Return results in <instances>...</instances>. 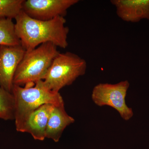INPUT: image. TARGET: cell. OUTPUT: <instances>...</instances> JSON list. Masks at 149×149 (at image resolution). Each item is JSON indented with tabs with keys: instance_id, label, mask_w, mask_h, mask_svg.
<instances>
[{
	"instance_id": "1",
	"label": "cell",
	"mask_w": 149,
	"mask_h": 149,
	"mask_svg": "<svg viewBox=\"0 0 149 149\" xmlns=\"http://www.w3.org/2000/svg\"><path fill=\"white\" fill-rule=\"evenodd\" d=\"M15 19V32L26 51L47 42L63 49L68 46L69 28L65 26L64 17L43 21L32 18L22 10Z\"/></svg>"
},
{
	"instance_id": "2",
	"label": "cell",
	"mask_w": 149,
	"mask_h": 149,
	"mask_svg": "<svg viewBox=\"0 0 149 149\" xmlns=\"http://www.w3.org/2000/svg\"><path fill=\"white\" fill-rule=\"evenodd\" d=\"M12 93L15 102V128L18 132L26 131L27 123L32 113L45 104L57 106L64 104L59 93L48 89L42 80L32 86L22 87L14 85Z\"/></svg>"
},
{
	"instance_id": "3",
	"label": "cell",
	"mask_w": 149,
	"mask_h": 149,
	"mask_svg": "<svg viewBox=\"0 0 149 149\" xmlns=\"http://www.w3.org/2000/svg\"><path fill=\"white\" fill-rule=\"evenodd\" d=\"M56 46L47 42L30 51H26L17 67L13 85L32 86L42 80L53 61L59 53Z\"/></svg>"
},
{
	"instance_id": "4",
	"label": "cell",
	"mask_w": 149,
	"mask_h": 149,
	"mask_svg": "<svg viewBox=\"0 0 149 149\" xmlns=\"http://www.w3.org/2000/svg\"><path fill=\"white\" fill-rule=\"evenodd\" d=\"M87 62L76 54L67 52L59 53L53 61L43 84L49 90L56 93L71 85L78 77L86 72Z\"/></svg>"
},
{
	"instance_id": "5",
	"label": "cell",
	"mask_w": 149,
	"mask_h": 149,
	"mask_svg": "<svg viewBox=\"0 0 149 149\" xmlns=\"http://www.w3.org/2000/svg\"><path fill=\"white\" fill-rule=\"evenodd\" d=\"M130 86L128 80L116 84L100 83L92 91V99L99 107L108 106L114 109L123 120H128L133 116V109L126 104L125 97Z\"/></svg>"
},
{
	"instance_id": "6",
	"label": "cell",
	"mask_w": 149,
	"mask_h": 149,
	"mask_svg": "<svg viewBox=\"0 0 149 149\" xmlns=\"http://www.w3.org/2000/svg\"><path fill=\"white\" fill-rule=\"evenodd\" d=\"M78 2V0H24L22 10L32 18L47 21L64 17L68 10Z\"/></svg>"
},
{
	"instance_id": "7",
	"label": "cell",
	"mask_w": 149,
	"mask_h": 149,
	"mask_svg": "<svg viewBox=\"0 0 149 149\" xmlns=\"http://www.w3.org/2000/svg\"><path fill=\"white\" fill-rule=\"evenodd\" d=\"M25 52L21 45L0 46V86L10 93L15 74Z\"/></svg>"
},
{
	"instance_id": "8",
	"label": "cell",
	"mask_w": 149,
	"mask_h": 149,
	"mask_svg": "<svg viewBox=\"0 0 149 149\" xmlns=\"http://www.w3.org/2000/svg\"><path fill=\"white\" fill-rule=\"evenodd\" d=\"M118 17L125 22L149 20V0H112Z\"/></svg>"
},
{
	"instance_id": "9",
	"label": "cell",
	"mask_w": 149,
	"mask_h": 149,
	"mask_svg": "<svg viewBox=\"0 0 149 149\" xmlns=\"http://www.w3.org/2000/svg\"><path fill=\"white\" fill-rule=\"evenodd\" d=\"M74 122V119L68 114L64 104L54 106L48 120L46 138L58 142L68 126Z\"/></svg>"
},
{
	"instance_id": "10",
	"label": "cell",
	"mask_w": 149,
	"mask_h": 149,
	"mask_svg": "<svg viewBox=\"0 0 149 149\" xmlns=\"http://www.w3.org/2000/svg\"><path fill=\"white\" fill-rule=\"evenodd\" d=\"M54 106L45 104L36 109L29 117L25 132L31 134L35 140L43 141L45 139L48 120Z\"/></svg>"
},
{
	"instance_id": "11",
	"label": "cell",
	"mask_w": 149,
	"mask_h": 149,
	"mask_svg": "<svg viewBox=\"0 0 149 149\" xmlns=\"http://www.w3.org/2000/svg\"><path fill=\"white\" fill-rule=\"evenodd\" d=\"M19 45L21 42L16 35L12 19L0 17V46Z\"/></svg>"
},
{
	"instance_id": "12",
	"label": "cell",
	"mask_w": 149,
	"mask_h": 149,
	"mask_svg": "<svg viewBox=\"0 0 149 149\" xmlns=\"http://www.w3.org/2000/svg\"><path fill=\"white\" fill-rule=\"evenodd\" d=\"M15 102L12 93L0 86V119L14 120Z\"/></svg>"
},
{
	"instance_id": "13",
	"label": "cell",
	"mask_w": 149,
	"mask_h": 149,
	"mask_svg": "<svg viewBox=\"0 0 149 149\" xmlns=\"http://www.w3.org/2000/svg\"><path fill=\"white\" fill-rule=\"evenodd\" d=\"M24 0H0V17L15 19L22 10Z\"/></svg>"
}]
</instances>
